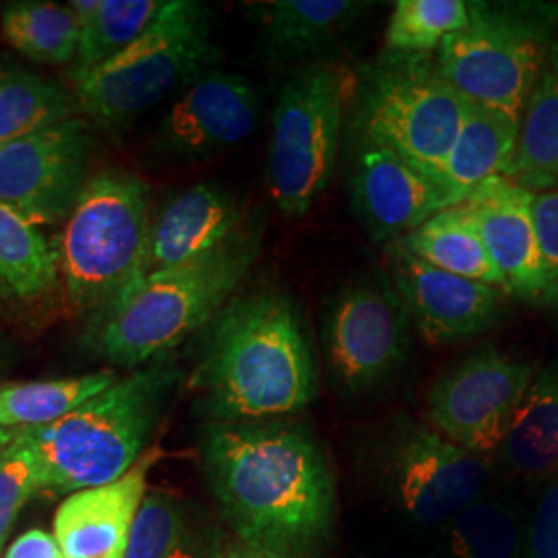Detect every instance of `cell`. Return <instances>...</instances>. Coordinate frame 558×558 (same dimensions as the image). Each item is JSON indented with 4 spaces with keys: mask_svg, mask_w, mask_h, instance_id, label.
I'll return each mask as SVG.
<instances>
[{
    "mask_svg": "<svg viewBox=\"0 0 558 558\" xmlns=\"http://www.w3.org/2000/svg\"><path fill=\"white\" fill-rule=\"evenodd\" d=\"M203 474L221 515L248 550L317 558L338 519V484L320 440L296 418L207 422Z\"/></svg>",
    "mask_w": 558,
    "mask_h": 558,
    "instance_id": "obj_1",
    "label": "cell"
},
{
    "mask_svg": "<svg viewBox=\"0 0 558 558\" xmlns=\"http://www.w3.org/2000/svg\"><path fill=\"white\" fill-rule=\"evenodd\" d=\"M186 387L207 422L290 418L319 393L308 320L279 286L240 292L199 331Z\"/></svg>",
    "mask_w": 558,
    "mask_h": 558,
    "instance_id": "obj_2",
    "label": "cell"
},
{
    "mask_svg": "<svg viewBox=\"0 0 558 558\" xmlns=\"http://www.w3.org/2000/svg\"><path fill=\"white\" fill-rule=\"evenodd\" d=\"M263 234L265 221L246 220L218 248L131 286L92 317V350L120 368L168 356L236 296L260 255Z\"/></svg>",
    "mask_w": 558,
    "mask_h": 558,
    "instance_id": "obj_3",
    "label": "cell"
},
{
    "mask_svg": "<svg viewBox=\"0 0 558 558\" xmlns=\"http://www.w3.org/2000/svg\"><path fill=\"white\" fill-rule=\"evenodd\" d=\"M182 379V368L168 354L135 368L59 422L20 430L38 463L41 488L73 495L129 474L149 451Z\"/></svg>",
    "mask_w": 558,
    "mask_h": 558,
    "instance_id": "obj_4",
    "label": "cell"
},
{
    "mask_svg": "<svg viewBox=\"0 0 558 558\" xmlns=\"http://www.w3.org/2000/svg\"><path fill=\"white\" fill-rule=\"evenodd\" d=\"M465 110L468 100L440 75L437 57L383 50L356 69L348 129L387 145L449 186L445 166Z\"/></svg>",
    "mask_w": 558,
    "mask_h": 558,
    "instance_id": "obj_5",
    "label": "cell"
},
{
    "mask_svg": "<svg viewBox=\"0 0 558 558\" xmlns=\"http://www.w3.org/2000/svg\"><path fill=\"white\" fill-rule=\"evenodd\" d=\"M218 60L209 7L168 0L137 40L75 85V98L96 122L122 126L214 71Z\"/></svg>",
    "mask_w": 558,
    "mask_h": 558,
    "instance_id": "obj_6",
    "label": "cell"
},
{
    "mask_svg": "<svg viewBox=\"0 0 558 558\" xmlns=\"http://www.w3.org/2000/svg\"><path fill=\"white\" fill-rule=\"evenodd\" d=\"M151 232L149 186L135 172L106 168L87 179L60 239L66 296L92 317L141 276Z\"/></svg>",
    "mask_w": 558,
    "mask_h": 558,
    "instance_id": "obj_7",
    "label": "cell"
},
{
    "mask_svg": "<svg viewBox=\"0 0 558 558\" xmlns=\"http://www.w3.org/2000/svg\"><path fill=\"white\" fill-rule=\"evenodd\" d=\"M356 89L341 60L294 69L279 87L267 154L269 193L279 211L302 218L327 191Z\"/></svg>",
    "mask_w": 558,
    "mask_h": 558,
    "instance_id": "obj_8",
    "label": "cell"
},
{
    "mask_svg": "<svg viewBox=\"0 0 558 558\" xmlns=\"http://www.w3.org/2000/svg\"><path fill=\"white\" fill-rule=\"evenodd\" d=\"M558 38V4L470 2V21L437 50L440 75L465 100L521 119Z\"/></svg>",
    "mask_w": 558,
    "mask_h": 558,
    "instance_id": "obj_9",
    "label": "cell"
},
{
    "mask_svg": "<svg viewBox=\"0 0 558 558\" xmlns=\"http://www.w3.org/2000/svg\"><path fill=\"white\" fill-rule=\"evenodd\" d=\"M362 459L383 499L422 530H445L490 488L493 459L398 414L368 437Z\"/></svg>",
    "mask_w": 558,
    "mask_h": 558,
    "instance_id": "obj_10",
    "label": "cell"
},
{
    "mask_svg": "<svg viewBox=\"0 0 558 558\" xmlns=\"http://www.w3.org/2000/svg\"><path fill=\"white\" fill-rule=\"evenodd\" d=\"M320 343L339 396H368L398 377L410 354L412 319L387 276L339 288L325 304Z\"/></svg>",
    "mask_w": 558,
    "mask_h": 558,
    "instance_id": "obj_11",
    "label": "cell"
},
{
    "mask_svg": "<svg viewBox=\"0 0 558 558\" xmlns=\"http://www.w3.org/2000/svg\"><path fill=\"white\" fill-rule=\"evenodd\" d=\"M534 380V366L478 348L447 368L426 398V422L459 447L495 458Z\"/></svg>",
    "mask_w": 558,
    "mask_h": 558,
    "instance_id": "obj_12",
    "label": "cell"
},
{
    "mask_svg": "<svg viewBox=\"0 0 558 558\" xmlns=\"http://www.w3.org/2000/svg\"><path fill=\"white\" fill-rule=\"evenodd\" d=\"M343 141L352 211L373 242H396L461 203L440 180L348 124Z\"/></svg>",
    "mask_w": 558,
    "mask_h": 558,
    "instance_id": "obj_13",
    "label": "cell"
},
{
    "mask_svg": "<svg viewBox=\"0 0 558 558\" xmlns=\"http://www.w3.org/2000/svg\"><path fill=\"white\" fill-rule=\"evenodd\" d=\"M92 137L81 119L64 120L0 145V203L34 226L66 220L87 182Z\"/></svg>",
    "mask_w": 558,
    "mask_h": 558,
    "instance_id": "obj_14",
    "label": "cell"
},
{
    "mask_svg": "<svg viewBox=\"0 0 558 558\" xmlns=\"http://www.w3.org/2000/svg\"><path fill=\"white\" fill-rule=\"evenodd\" d=\"M385 276L405 304L420 336L447 345L490 331L505 311L502 290L447 274L408 253L399 242L383 246Z\"/></svg>",
    "mask_w": 558,
    "mask_h": 558,
    "instance_id": "obj_15",
    "label": "cell"
},
{
    "mask_svg": "<svg viewBox=\"0 0 558 558\" xmlns=\"http://www.w3.org/2000/svg\"><path fill=\"white\" fill-rule=\"evenodd\" d=\"M257 119L255 85L214 69L182 89L161 119L156 147L177 160H203L246 140Z\"/></svg>",
    "mask_w": 558,
    "mask_h": 558,
    "instance_id": "obj_16",
    "label": "cell"
},
{
    "mask_svg": "<svg viewBox=\"0 0 558 558\" xmlns=\"http://www.w3.org/2000/svg\"><path fill=\"white\" fill-rule=\"evenodd\" d=\"M534 201L536 195L532 191L507 177L484 180L463 201L474 216L490 259L505 279L507 294L527 300L546 296L548 292Z\"/></svg>",
    "mask_w": 558,
    "mask_h": 558,
    "instance_id": "obj_17",
    "label": "cell"
},
{
    "mask_svg": "<svg viewBox=\"0 0 558 558\" xmlns=\"http://www.w3.org/2000/svg\"><path fill=\"white\" fill-rule=\"evenodd\" d=\"M373 7L356 0H269L251 4L248 13L265 60L294 71L339 60V50Z\"/></svg>",
    "mask_w": 558,
    "mask_h": 558,
    "instance_id": "obj_18",
    "label": "cell"
},
{
    "mask_svg": "<svg viewBox=\"0 0 558 558\" xmlns=\"http://www.w3.org/2000/svg\"><path fill=\"white\" fill-rule=\"evenodd\" d=\"M149 449L122 478L69 495L54 515V538L64 558H124L147 495V472L160 458Z\"/></svg>",
    "mask_w": 558,
    "mask_h": 558,
    "instance_id": "obj_19",
    "label": "cell"
},
{
    "mask_svg": "<svg viewBox=\"0 0 558 558\" xmlns=\"http://www.w3.org/2000/svg\"><path fill=\"white\" fill-rule=\"evenodd\" d=\"M244 221L242 203L218 182H201L182 191L168 201L160 216L151 221L147 253L137 281L218 248L221 242L239 232Z\"/></svg>",
    "mask_w": 558,
    "mask_h": 558,
    "instance_id": "obj_20",
    "label": "cell"
},
{
    "mask_svg": "<svg viewBox=\"0 0 558 558\" xmlns=\"http://www.w3.org/2000/svg\"><path fill=\"white\" fill-rule=\"evenodd\" d=\"M495 458L507 474L519 480L538 484L557 474L558 359L534 375Z\"/></svg>",
    "mask_w": 558,
    "mask_h": 558,
    "instance_id": "obj_21",
    "label": "cell"
},
{
    "mask_svg": "<svg viewBox=\"0 0 558 558\" xmlns=\"http://www.w3.org/2000/svg\"><path fill=\"white\" fill-rule=\"evenodd\" d=\"M505 177L534 195L558 189V38L523 106L515 154Z\"/></svg>",
    "mask_w": 558,
    "mask_h": 558,
    "instance_id": "obj_22",
    "label": "cell"
},
{
    "mask_svg": "<svg viewBox=\"0 0 558 558\" xmlns=\"http://www.w3.org/2000/svg\"><path fill=\"white\" fill-rule=\"evenodd\" d=\"M124 558H226L218 527L174 495L147 490Z\"/></svg>",
    "mask_w": 558,
    "mask_h": 558,
    "instance_id": "obj_23",
    "label": "cell"
},
{
    "mask_svg": "<svg viewBox=\"0 0 558 558\" xmlns=\"http://www.w3.org/2000/svg\"><path fill=\"white\" fill-rule=\"evenodd\" d=\"M519 117L468 100L458 140L445 166V182L463 203L493 177H505L515 154Z\"/></svg>",
    "mask_w": 558,
    "mask_h": 558,
    "instance_id": "obj_24",
    "label": "cell"
},
{
    "mask_svg": "<svg viewBox=\"0 0 558 558\" xmlns=\"http://www.w3.org/2000/svg\"><path fill=\"white\" fill-rule=\"evenodd\" d=\"M396 242L437 269L495 286L507 294L505 279L490 259L465 203L442 209Z\"/></svg>",
    "mask_w": 558,
    "mask_h": 558,
    "instance_id": "obj_25",
    "label": "cell"
},
{
    "mask_svg": "<svg viewBox=\"0 0 558 558\" xmlns=\"http://www.w3.org/2000/svg\"><path fill=\"white\" fill-rule=\"evenodd\" d=\"M447 558H525V519L509 495L488 488L445 530Z\"/></svg>",
    "mask_w": 558,
    "mask_h": 558,
    "instance_id": "obj_26",
    "label": "cell"
},
{
    "mask_svg": "<svg viewBox=\"0 0 558 558\" xmlns=\"http://www.w3.org/2000/svg\"><path fill=\"white\" fill-rule=\"evenodd\" d=\"M119 380L114 371L83 377L0 383V428H44Z\"/></svg>",
    "mask_w": 558,
    "mask_h": 558,
    "instance_id": "obj_27",
    "label": "cell"
},
{
    "mask_svg": "<svg viewBox=\"0 0 558 558\" xmlns=\"http://www.w3.org/2000/svg\"><path fill=\"white\" fill-rule=\"evenodd\" d=\"M59 274V251L38 226L0 203V292L38 300L57 290Z\"/></svg>",
    "mask_w": 558,
    "mask_h": 558,
    "instance_id": "obj_28",
    "label": "cell"
},
{
    "mask_svg": "<svg viewBox=\"0 0 558 558\" xmlns=\"http://www.w3.org/2000/svg\"><path fill=\"white\" fill-rule=\"evenodd\" d=\"M0 32L21 54L54 66L73 62L80 46L75 13L54 2H11L0 15Z\"/></svg>",
    "mask_w": 558,
    "mask_h": 558,
    "instance_id": "obj_29",
    "label": "cell"
},
{
    "mask_svg": "<svg viewBox=\"0 0 558 558\" xmlns=\"http://www.w3.org/2000/svg\"><path fill=\"white\" fill-rule=\"evenodd\" d=\"M77 112L75 94L59 83L25 73H0V145L77 119Z\"/></svg>",
    "mask_w": 558,
    "mask_h": 558,
    "instance_id": "obj_30",
    "label": "cell"
},
{
    "mask_svg": "<svg viewBox=\"0 0 558 558\" xmlns=\"http://www.w3.org/2000/svg\"><path fill=\"white\" fill-rule=\"evenodd\" d=\"M161 4L158 0H104L98 17L81 29L77 54L69 71L73 87L137 40Z\"/></svg>",
    "mask_w": 558,
    "mask_h": 558,
    "instance_id": "obj_31",
    "label": "cell"
},
{
    "mask_svg": "<svg viewBox=\"0 0 558 558\" xmlns=\"http://www.w3.org/2000/svg\"><path fill=\"white\" fill-rule=\"evenodd\" d=\"M470 21L465 0H399L385 29L387 52L433 54Z\"/></svg>",
    "mask_w": 558,
    "mask_h": 558,
    "instance_id": "obj_32",
    "label": "cell"
},
{
    "mask_svg": "<svg viewBox=\"0 0 558 558\" xmlns=\"http://www.w3.org/2000/svg\"><path fill=\"white\" fill-rule=\"evenodd\" d=\"M41 488L40 470L32 451L17 442L0 459V553L21 509Z\"/></svg>",
    "mask_w": 558,
    "mask_h": 558,
    "instance_id": "obj_33",
    "label": "cell"
},
{
    "mask_svg": "<svg viewBox=\"0 0 558 558\" xmlns=\"http://www.w3.org/2000/svg\"><path fill=\"white\" fill-rule=\"evenodd\" d=\"M538 484L525 519V558H558V472Z\"/></svg>",
    "mask_w": 558,
    "mask_h": 558,
    "instance_id": "obj_34",
    "label": "cell"
},
{
    "mask_svg": "<svg viewBox=\"0 0 558 558\" xmlns=\"http://www.w3.org/2000/svg\"><path fill=\"white\" fill-rule=\"evenodd\" d=\"M534 220L538 230L542 265L550 290L558 279V189L536 195Z\"/></svg>",
    "mask_w": 558,
    "mask_h": 558,
    "instance_id": "obj_35",
    "label": "cell"
},
{
    "mask_svg": "<svg viewBox=\"0 0 558 558\" xmlns=\"http://www.w3.org/2000/svg\"><path fill=\"white\" fill-rule=\"evenodd\" d=\"M4 558H64V555L54 534L29 530L7 548Z\"/></svg>",
    "mask_w": 558,
    "mask_h": 558,
    "instance_id": "obj_36",
    "label": "cell"
},
{
    "mask_svg": "<svg viewBox=\"0 0 558 558\" xmlns=\"http://www.w3.org/2000/svg\"><path fill=\"white\" fill-rule=\"evenodd\" d=\"M101 2L104 0H73L69 7L71 11L75 13L77 23H80V29L87 27L92 21L98 17V13L101 11Z\"/></svg>",
    "mask_w": 558,
    "mask_h": 558,
    "instance_id": "obj_37",
    "label": "cell"
},
{
    "mask_svg": "<svg viewBox=\"0 0 558 558\" xmlns=\"http://www.w3.org/2000/svg\"><path fill=\"white\" fill-rule=\"evenodd\" d=\"M20 439V430H11V428H0V459L2 456L17 442Z\"/></svg>",
    "mask_w": 558,
    "mask_h": 558,
    "instance_id": "obj_38",
    "label": "cell"
},
{
    "mask_svg": "<svg viewBox=\"0 0 558 558\" xmlns=\"http://www.w3.org/2000/svg\"><path fill=\"white\" fill-rule=\"evenodd\" d=\"M226 558H267L259 555V553H253V550H248V548H244V550H239V553H232L230 557Z\"/></svg>",
    "mask_w": 558,
    "mask_h": 558,
    "instance_id": "obj_39",
    "label": "cell"
},
{
    "mask_svg": "<svg viewBox=\"0 0 558 558\" xmlns=\"http://www.w3.org/2000/svg\"><path fill=\"white\" fill-rule=\"evenodd\" d=\"M546 299L553 300V302L558 306V279L553 283V286H550V290L546 292Z\"/></svg>",
    "mask_w": 558,
    "mask_h": 558,
    "instance_id": "obj_40",
    "label": "cell"
},
{
    "mask_svg": "<svg viewBox=\"0 0 558 558\" xmlns=\"http://www.w3.org/2000/svg\"><path fill=\"white\" fill-rule=\"evenodd\" d=\"M0 338H2V336H0Z\"/></svg>",
    "mask_w": 558,
    "mask_h": 558,
    "instance_id": "obj_41",
    "label": "cell"
}]
</instances>
